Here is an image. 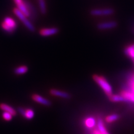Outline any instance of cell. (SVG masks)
<instances>
[{
  "label": "cell",
  "mask_w": 134,
  "mask_h": 134,
  "mask_svg": "<svg viewBox=\"0 0 134 134\" xmlns=\"http://www.w3.org/2000/svg\"><path fill=\"white\" fill-rule=\"evenodd\" d=\"M125 53L126 55L131 58L132 60L134 59V44L128 46L125 49Z\"/></svg>",
  "instance_id": "16"
},
{
  "label": "cell",
  "mask_w": 134,
  "mask_h": 134,
  "mask_svg": "<svg viewBox=\"0 0 134 134\" xmlns=\"http://www.w3.org/2000/svg\"><path fill=\"white\" fill-rule=\"evenodd\" d=\"M92 134H102V133L99 131V130L98 129H96L93 130V131L92 132Z\"/></svg>",
  "instance_id": "22"
},
{
  "label": "cell",
  "mask_w": 134,
  "mask_h": 134,
  "mask_svg": "<svg viewBox=\"0 0 134 134\" xmlns=\"http://www.w3.org/2000/svg\"><path fill=\"white\" fill-rule=\"evenodd\" d=\"M2 28L4 31L8 34L13 33L18 27L16 21L11 17L7 16L4 19L1 24Z\"/></svg>",
  "instance_id": "3"
},
{
  "label": "cell",
  "mask_w": 134,
  "mask_h": 134,
  "mask_svg": "<svg viewBox=\"0 0 134 134\" xmlns=\"http://www.w3.org/2000/svg\"><path fill=\"white\" fill-rule=\"evenodd\" d=\"M25 3L27 6V7L28 8V10L30 12V18L32 19L35 18V17L36 16V11L35 10V8L32 4L30 3V2H29L27 0H25Z\"/></svg>",
  "instance_id": "13"
},
{
  "label": "cell",
  "mask_w": 134,
  "mask_h": 134,
  "mask_svg": "<svg viewBox=\"0 0 134 134\" xmlns=\"http://www.w3.org/2000/svg\"><path fill=\"white\" fill-rule=\"evenodd\" d=\"M119 119V116L116 114H112L109 115L106 117V121L107 122L111 123L114 122V121L117 120Z\"/></svg>",
  "instance_id": "20"
},
{
  "label": "cell",
  "mask_w": 134,
  "mask_h": 134,
  "mask_svg": "<svg viewBox=\"0 0 134 134\" xmlns=\"http://www.w3.org/2000/svg\"><path fill=\"white\" fill-rule=\"evenodd\" d=\"M38 3L41 13L45 15L47 13V6H46L45 0H38Z\"/></svg>",
  "instance_id": "18"
},
{
  "label": "cell",
  "mask_w": 134,
  "mask_h": 134,
  "mask_svg": "<svg viewBox=\"0 0 134 134\" xmlns=\"http://www.w3.org/2000/svg\"><path fill=\"white\" fill-rule=\"evenodd\" d=\"M32 98L34 100V101L39 103L40 104H43V105L45 106H50L51 105V102L49 100L43 97H42L41 96H40L37 94H34L32 96Z\"/></svg>",
  "instance_id": "9"
},
{
  "label": "cell",
  "mask_w": 134,
  "mask_h": 134,
  "mask_svg": "<svg viewBox=\"0 0 134 134\" xmlns=\"http://www.w3.org/2000/svg\"><path fill=\"white\" fill-rule=\"evenodd\" d=\"M85 124L86 126L89 129L93 128L96 124V121L94 118L92 117H88L86 119L85 121Z\"/></svg>",
  "instance_id": "14"
},
{
  "label": "cell",
  "mask_w": 134,
  "mask_h": 134,
  "mask_svg": "<svg viewBox=\"0 0 134 134\" xmlns=\"http://www.w3.org/2000/svg\"><path fill=\"white\" fill-rule=\"evenodd\" d=\"M117 26V23L114 21H108L105 23H99L97 25V28L99 30H108V29H112L115 28Z\"/></svg>",
  "instance_id": "6"
},
{
  "label": "cell",
  "mask_w": 134,
  "mask_h": 134,
  "mask_svg": "<svg viewBox=\"0 0 134 134\" xmlns=\"http://www.w3.org/2000/svg\"><path fill=\"white\" fill-rule=\"evenodd\" d=\"M0 108H1L3 111L10 113V114H12L14 116H16L17 114V112L15 109L14 108H12L11 106L8 105L7 104H5V103L0 104Z\"/></svg>",
  "instance_id": "11"
},
{
  "label": "cell",
  "mask_w": 134,
  "mask_h": 134,
  "mask_svg": "<svg viewBox=\"0 0 134 134\" xmlns=\"http://www.w3.org/2000/svg\"><path fill=\"white\" fill-rule=\"evenodd\" d=\"M97 129L99 130V131L101 132L102 134H109V133L106 130L105 127H104V125L102 119H99L98 120Z\"/></svg>",
  "instance_id": "17"
},
{
  "label": "cell",
  "mask_w": 134,
  "mask_h": 134,
  "mask_svg": "<svg viewBox=\"0 0 134 134\" xmlns=\"http://www.w3.org/2000/svg\"><path fill=\"white\" fill-rule=\"evenodd\" d=\"M50 94L57 97H59L62 98H64L65 99H69L70 97V95L67 93V92L62 91L59 90H57L55 89H52L50 91Z\"/></svg>",
  "instance_id": "10"
},
{
  "label": "cell",
  "mask_w": 134,
  "mask_h": 134,
  "mask_svg": "<svg viewBox=\"0 0 134 134\" xmlns=\"http://www.w3.org/2000/svg\"><path fill=\"white\" fill-rule=\"evenodd\" d=\"M93 79L101 87L108 97H110L112 95V88L106 79L102 76L96 74L93 75Z\"/></svg>",
  "instance_id": "1"
},
{
  "label": "cell",
  "mask_w": 134,
  "mask_h": 134,
  "mask_svg": "<svg viewBox=\"0 0 134 134\" xmlns=\"http://www.w3.org/2000/svg\"><path fill=\"white\" fill-rule=\"evenodd\" d=\"M110 100L112 102H123L125 101V99L122 96L119 95V94H115V95H112L110 97H109Z\"/></svg>",
  "instance_id": "19"
},
{
  "label": "cell",
  "mask_w": 134,
  "mask_h": 134,
  "mask_svg": "<svg viewBox=\"0 0 134 134\" xmlns=\"http://www.w3.org/2000/svg\"><path fill=\"white\" fill-rule=\"evenodd\" d=\"M114 10L111 8H103V9H93L90 11V14L94 16H108L114 14Z\"/></svg>",
  "instance_id": "4"
},
{
  "label": "cell",
  "mask_w": 134,
  "mask_h": 134,
  "mask_svg": "<svg viewBox=\"0 0 134 134\" xmlns=\"http://www.w3.org/2000/svg\"><path fill=\"white\" fill-rule=\"evenodd\" d=\"M133 63H134V59H133Z\"/></svg>",
  "instance_id": "23"
},
{
  "label": "cell",
  "mask_w": 134,
  "mask_h": 134,
  "mask_svg": "<svg viewBox=\"0 0 134 134\" xmlns=\"http://www.w3.org/2000/svg\"><path fill=\"white\" fill-rule=\"evenodd\" d=\"M28 71V67L26 65H21L17 67L14 70V73L16 75H21L26 73Z\"/></svg>",
  "instance_id": "15"
},
{
  "label": "cell",
  "mask_w": 134,
  "mask_h": 134,
  "mask_svg": "<svg viewBox=\"0 0 134 134\" xmlns=\"http://www.w3.org/2000/svg\"><path fill=\"white\" fill-rule=\"evenodd\" d=\"M13 12L15 15L18 17L19 20L25 25V26L26 27L29 31H30L31 32L35 31V28L34 25L30 21V20L28 19V17L24 15L22 12H21L18 8H15L13 10Z\"/></svg>",
  "instance_id": "2"
},
{
  "label": "cell",
  "mask_w": 134,
  "mask_h": 134,
  "mask_svg": "<svg viewBox=\"0 0 134 134\" xmlns=\"http://www.w3.org/2000/svg\"><path fill=\"white\" fill-rule=\"evenodd\" d=\"M13 115L12 114H11L10 113H8L7 112H5L3 111V112L2 113V117L4 120H5L6 121H9L10 120H12V117H13Z\"/></svg>",
  "instance_id": "21"
},
{
  "label": "cell",
  "mask_w": 134,
  "mask_h": 134,
  "mask_svg": "<svg viewBox=\"0 0 134 134\" xmlns=\"http://www.w3.org/2000/svg\"><path fill=\"white\" fill-rule=\"evenodd\" d=\"M58 32L59 29L57 27L44 28L39 31V34L42 36H50L57 34Z\"/></svg>",
  "instance_id": "7"
},
{
  "label": "cell",
  "mask_w": 134,
  "mask_h": 134,
  "mask_svg": "<svg viewBox=\"0 0 134 134\" xmlns=\"http://www.w3.org/2000/svg\"><path fill=\"white\" fill-rule=\"evenodd\" d=\"M127 86L128 88L127 90L131 92L132 94V102L134 103V74H131L130 77V78L127 82Z\"/></svg>",
  "instance_id": "12"
},
{
  "label": "cell",
  "mask_w": 134,
  "mask_h": 134,
  "mask_svg": "<svg viewBox=\"0 0 134 134\" xmlns=\"http://www.w3.org/2000/svg\"><path fill=\"white\" fill-rule=\"evenodd\" d=\"M18 111L20 113L21 115H23L25 119L27 120H31L35 115L34 111L32 109H24L23 108L19 107L18 108Z\"/></svg>",
  "instance_id": "8"
},
{
  "label": "cell",
  "mask_w": 134,
  "mask_h": 134,
  "mask_svg": "<svg viewBox=\"0 0 134 134\" xmlns=\"http://www.w3.org/2000/svg\"><path fill=\"white\" fill-rule=\"evenodd\" d=\"M17 8L28 18H30V12H29L27 6L25 3V0H14Z\"/></svg>",
  "instance_id": "5"
}]
</instances>
